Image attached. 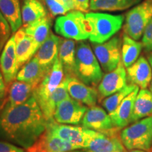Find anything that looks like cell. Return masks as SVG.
<instances>
[{"label": "cell", "mask_w": 152, "mask_h": 152, "mask_svg": "<svg viewBox=\"0 0 152 152\" xmlns=\"http://www.w3.org/2000/svg\"><path fill=\"white\" fill-rule=\"evenodd\" d=\"M48 121L33 96L14 108L4 106L0 113V140L28 149L41 137Z\"/></svg>", "instance_id": "1"}, {"label": "cell", "mask_w": 152, "mask_h": 152, "mask_svg": "<svg viewBox=\"0 0 152 152\" xmlns=\"http://www.w3.org/2000/svg\"><path fill=\"white\" fill-rule=\"evenodd\" d=\"M74 76L89 85L96 87L103 77V72L97 58L88 43L79 41L75 49Z\"/></svg>", "instance_id": "2"}, {"label": "cell", "mask_w": 152, "mask_h": 152, "mask_svg": "<svg viewBox=\"0 0 152 152\" xmlns=\"http://www.w3.org/2000/svg\"><path fill=\"white\" fill-rule=\"evenodd\" d=\"M90 23V41L101 44L108 41L122 28L124 22L123 15H111L105 13L90 12L85 14Z\"/></svg>", "instance_id": "3"}, {"label": "cell", "mask_w": 152, "mask_h": 152, "mask_svg": "<svg viewBox=\"0 0 152 152\" xmlns=\"http://www.w3.org/2000/svg\"><path fill=\"white\" fill-rule=\"evenodd\" d=\"M55 32L64 38L85 41L90 37L91 28L85 15L74 10L58 16L55 20Z\"/></svg>", "instance_id": "4"}, {"label": "cell", "mask_w": 152, "mask_h": 152, "mask_svg": "<svg viewBox=\"0 0 152 152\" xmlns=\"http://www.w3.org/2000/svg\"><path fill=\"white\" fill-rule=\"evenodd\" d=\"M121 140L128 150L150 151L152 147V115L125 127L121 132Z\"/></svg>", "instance_id": "5"}, {"label": "cell", "mask_w": 152, "mask_h": 152, "mask_svg": "<svg viewBox=\"0 0 152 152\" xmlns=\"http://www.w3.org/2000/svg\"><path fill=\"white\" fill-rule=\"evenodd\" d=\"M151 18L152 0H146L133 7L125 15L123 26L125 34L139 40Z\"/></svg>", "instance_id": "6"}, {"label": "cell", "mask_w": 152, "mask_h": 152, "mask_svg": "<svg viewBox=\"0 0 152 152\" xmlns=\"http://www.w3.org/2000/svg\"><path fill=\"white\" fill-rule=\"evenodd\" d=\"M122 42L114 36L104 43H92V49L102 70L106 73L113 71L121 61Z\"/></svg>", "instance_id": "7"}, {"label": "cell", "mask_w": 152, "mask_h": 152, "mask_svg": "<svg viewBox=\"0 0 152 152\" xmlns=\"http://www.w3.org/2000/svg\"><path fill=\"white\" fill-rule=\"evenodd\" d=\"M47 128L56 136L77 146L80 149H87L95 132L94 130L84 127L60 125L54 121V118L48 121Z\"/></svg>", "instance_id": "8"}, {"label": "cell", "mask_w": 152, "mask_h": 152, "mask_svg": "<svg viewBox=\"0 0 152 152\" xmlns=\"http://www.w3.org/2000/svg\"><path fill=\"white\" fill-rule=\"evenodd\" d=\"M64 73L62 64L58 58L34 90L33 96L39 107L44 105L61 84L64 78Z\"/></svg>", "instance_id": "9"}, {"label": "cell", "mask_w": 152, "mask_h": 152, "mask_svg": "<svg viewBox=\"0 0 152 152\" xmlns=\"http://www.w3.org/2000/svg\"><path fill=\"white\" fill-rule=\"evenodd\" d=\"M87 110V106L70 96L57 105L54 119L62 124L77 125L82 121Z\"/></svg>", "instance_id": "10"}, {"label": "cell", "mask_w": 152, "mask_h": 152, "mask_svg": "<svg viewBox=\"0 0 152 152\" xmlns=\"http://www.w3.org/2000/svg\"><path fill=\"white\" fill-rule=\"evenodd\" d=\"M123 62L121 61L113 71L106 73L98 85V95L102 99L118 91L122 90L127 85V72Z\"/></svg>", "instance_id": "11"}, {"label": "cell", "mask_w": 152, "mask_h": 152, "mask_svg": "<svg viewBox=\"0 0 152 152\" xmlns=\"http://www.w3.org/2000/svg\"><path fill=\"white\" fill-rule=\"evenodd\" d=\"M82 125L85 128L98 132L114 134L115 125L105 110L97 106H91L87 110L82 120Z\"/></svg>", "instance_id": "12"}, {"label": "cell", "mask_w": 152, "mask_h": 152, "mask_svg": "<svg viewBox=\"0 0 152 152\" xmlns=\"http://www.w3.org/2000/svg\"><path fill=\"white\" fill-rule=\"evenodd\" d=\"M0 70L6 84L9 85L16 78L19 68L17 64L16 40L13 35L5 44L0 56Z\"/></svg>", "instance_id": "13"}, {"label": "cell", "mask_w": 152, "mask_h": 152, "mask_svg": "<svg viewBox=\"0 0 152 152\" xmlns=\"http://www.w3.org/2000/svg\"><path fill=\"white\" fill-rule=\"evenodd\" d=\"M67 76V89L70 96L87 106H95L99 98L98 91L89 86L75 76Z\"/></svg>", "instance_id": "14"}, {"label": "cell", "mask_w": 152, "mask_h": 152, "mask_svg": "<svg viewBox=\"0 0 152 152\" xmlns=\"http://www.w3.org/2000/svg\"><path fill=\"white\" fill-rule=\"evenodd\" d=\"M126 68L127 78L130 84L141 89L149 86L152 80V68L147 58L144 56L139 57L134 64Z\"/></svg>", "instance_id": "15"}, {"label": "cell", "mask_w": 152, "mask_h": 152, "mask_svg": "<svg viewBox=\"0 0 152 152\" xmlns=\"http://www.w3.org/2000/svg\"><path fill=\"white\" fill-rule=\"evenodd\" d=\"M14 35L16 40L17 64L20 68L31 59L39 48L33 38L26 34L23 27L17 30Z\"/></svg>", "instance_id": "16"}, {"label": "cell", "mask_w": 152, "mask_h": 152, "mask_svg": "<svg viewBox=\"0 0 152 152\" xmlns=\"http://www.w3.org/2000/svg\"><path fill=\"white\" fill-rule=\"evenodd\" d=\"M59 42L60 37L51 32L34 56L40 65L47 70L52 67L58 58Z\"/></svg>", "instance_id": "17"}, {"label": "cell", "mask_w": 152, "mask_h": 152, "mask_svg": "<svg viewBox=\"0 0 152 152\" xmlns=\"http://www.w3.org/2000/svg\"><path fill=\"white\" fill-rule=\"evenodd\" d=\"M139 90L140 87H137L123 100L115 111L109 113L115 127L118 128H125L131 123L134 100Z\"/></svg>", "instance_id": "18"}, {"label": "cell", "mask_w": 152, "mask_h": 152, "mask_svg": "<svg viewBox=\"0 0 152 152\" xmlns=\"http://www.w3.org/2000/svg\"><path fill=\"white\" fill-rule=\"evenodd\" d=\"M35 86L30 83L15 80L10 84L9 90L8 100L4 107L14 108L25 103L33 96Z\"/></svg>", "instance_id": "19"}, {"label": "cell", "mask_w": 152, "mask_h": 152, "mask_svg": "<svg viewBox=\"0 0 152 152\" xmlns=\"http://www.w3.org/2000/svg\"><path fill=\"white\" fill-rule=\"evenodd\" d=\"M122 147V142L114 134L95 130L86 149L91 152H114Z\"/></svg>", "instance_id": "20"}, {"label": "cell", "mask_w": 152, "mask_h": 152, "mask_svg": "<svg viewBox=\"0 0 152 152\" xmlns=\"http://www.w3.org/2000/svg\"><path fill=\"white\" fill-rule=\"evenodd\" d=\"M49 70L42 67L34 56L19 70L16 80L30 83L37 87Z\"/></svg>", "instance_id": "21"}, {"label": "cell", "mask_w": 152, "mask_h": 152, "mask_svg": "<svg viewBox=\"0 0 152 152\" xmlns=\"http://www.w3.org/2000/svg\"><path fill=\"white\" fill-rule=\"evenodd\" d=\"M75 49V42L74 39L60 38L58 46V59L62 64L66 75L74 76Z\"/></svg>", "instance_id": "22"}, {"label": "cell", "mask_w": 152, "mask_h": 152, "mask_svg": "<svg viewBox=\"0 0 152 152\" xmlns=\"http://www.w3.org/2000/svg\"><path fill=\"white\" fill-rule=\"evenodd\" d=\"M0 11L15 33L23 25L19 0H0Z\"/></svg>", "instance_id": "23"}, {"label": "cell", "mask_w": 152, "mask_h": 152, "mask_svg": "<svg viewBox=\"0 0 152 152\" xmlns=\"http://www.w3.org/2000/svg\"><path fill=\"white\" fill-rule=\"evenodd\" d=\"M152 114V92L147 88L139 90L134 100L131 122L150 116Z\"/></svg>", "instance_id": "24"}, {"label": "cell", "mask_w": 152, "mask_h": 152, "mask_svg": "<svg viewBox=\"0 0 152 152\" xmlns=\"http://www.w3.org/2000/svg\"><path fill=\"white\" fill-rule=\"evenodd\" d=\"M67 85L68 77L67 76H66L63 79L61 84L57 87L56 90L54 91V92L49 96L47 102L44 104V105L40 107L47 121L54 118V115L57 105L63 100L70 97V95L68 92Z\"/></svg>", "instance_id": "25"}, {"label": "cell", "mask_w": 152, "mask_h": 152, "mask_svg": "<svg viewBox=\"0 0 152 152\" xmlns=\"http://www.w3.org/2000/svg\"><path fill=\"white\" fill-rule=\"evenodd\" d=\"M52 23V18L47 14L46 16L39 19L27 27H23L26 34L33 38L38 48H39L50 34Z\"/></svg>", "instance_id": "26"}, {"label": "cell", "mask_w": 152, "mask_h": 152, "mask_svg": "<svg viewBox=\"0 0 152 152\" xmlns=\"http://www.w3.org/2000/svg\"><path fill=\"white\" fill-rule=\"evenodd\" d=\"M47 15V11L39 0H24L21 9L23 27H27Z\"/></svg>", "instance_id": "27"}, {"label": "cell", "mask_w": 152, "mask_h": 152, "mask_svg": "<svg viewBox=\"0 0 152 152\" xmlns=\"http://www.w3.org/2000/svg\"><path fill=\"white\" fill-rule=\"evenodd\" d=\"M143 48L142 43L132 39L126 34L123 37L121 46V61L125 68L134 64L140 56Z\"/></svg>", "instance_id": "28"}, {"label": "cell", "mask_w": 152, "mask_h": 152, "mask_svg": "<svg viewBox=\"0 0 152 152\" xmlns=\"http://www.w3.org/2000/svg\"><path fill=\"white\" fill-rule=\"evenodd\" d=\"M39 140L47 152H68L80 149L77 146L56 136L47 128Z\"/></svg>", "instance_id": "29"}, {"label": "cell", "mask_w": 152, "mask_h": 152, "mask_svg": "<svg viewBox=\"0 0 152 152\" xmlns=\"http://www.w3.org/2000/svg\"><path fill=\"white\" fill-rule=\"evenodd\" d=\"M142 0H90V10L117 11L126 10Z\"/></svg>", "instance_id": "30"}, {"label": "cell", "mask_w": 152, "mask_h": 152, "mask_svg": "<svg viewBox=\"0 0 152 152\" xmlns=\"http://www.w3.org/2000/svg\"><path fill=\"white\" fill-rule=\"evenodd\" d=\"M137 87L136 85L132 84L127 85L122 90L118 91L114 94L110 95L107 97L104 98L102 101V106L106 110L108 113H111L116 109L119 104L128 95L133 92Z\"/></svg>", "instance_id": "31"}, {"label": "cell", "mask_w": 152, "mask_h": 152, "mask_svg": "<svg viewBox=\"0 0 152 152\" xmlns=\"http://www.w3.org/2000/svg\"><path fill=\"white\" fill-rule=\"evenodd\" d=\"M45 1L52 17L65 15L71 11L61 0H45Z\"/></svg>", "instance_id": "32"}, {"label": "cell", "mask_w": 152, "mask_h": 152, "mask_svg": "<svg viewBox=\"0 0 152 152\" xmlns=\"http://www.w3.org/2000/svg\"><path fill=\"white\" fill-rule=\"evenodd\" d=\"M11 33L12 32L10 26L0 11V52L10 38Z\"/></svg>", "instance_id": "33"}, {"label": "cell", "mask_w": 152, "mask_h": 152, "mask_svg": "<svg viewBox=\"0 0 152 152\" xmlns=\"http://www.w3.org/2000/svg\"><path fill=\"white\" fill-rule=\"evenodd\" d=\"M142 43L144 51L150 52L152 51V18L144 30L142 37Z\"/></svg>", "instance_id": "34"}, {"label": "cell", "mask_w": 152, "mask_h": 152, "mask_svg": "<svg viewBox=\"0 0 152 152\" xmlns=\"http://www.w3.org/2000/svg\"><path fill=\"white\" fill-rule=\"evenodd\" d=\"M75 10L88 13L90 10V0H73Z\"/></svg>", "instance_id": "35"}, {"label": "cell", "mask_w": 152, "mask_h": 152, "mask_svg": "<svg viewBox=\"0 0 152 152\" xmlns=\"http://www.w3.org/2000/svg\"><path fill=\"white\" fill-rule=\"evenodd\" d=\"M0 152H26L23 149L10 142L0 141Z\"/></svg>", "instance_id": "36"}, {"label": "cell", "mask_w": 152, "mask_h": 152, "mask_svg": "<svg viewBox=\"0 0 152 152\" xmlns=\"http://www.w3.org/2000/svg\"><path fill=\"white\" fill-rule=\"evenodd\" d=\"M26 152H47V151L44 148L42 144L39 139L33 145L26 149Z\"/></svg>", "instance_id": "37"}, {"label": "cell", "mask_w": 152, "mask_h": 152, "mask_svg": "<svg viewBox=\"0 0 152 152\" xmlns=\"http://www.w3.org/2000/svg\"><path fill=\"white\" fill-rule=\"evenodd\" d=\"M6 83L4 80L2 73L0 70V101H2L4 98L6 92H7V86Z\"/></svg>", "instance_id": "38"}, {"label": "cell", "mask_w": 152, "mask_h": 152, "mask_svg": "<svg viewBox=\"0 0 152 152\" xmlns=\"http://www.w3.org/2000/svg\"><path fill=\"white\" fill-rule=\"evenodd\" d=\"M67 6L68 8L70 9L71 11L75 10V7H74V4L73 0H61Z\"/></svg>", "instance_id": "39"}, {"label": "cell", "mask_w": 152, "mask_h": 152, "mask_svg": "<svg viewBox=\"0 0 152 152\" xmlns=\"http://www.w3.org/2000/svg\"><path fill=\"white\" fill-rule=\"evenodd\" d=\"M147 60L149 61L150 65L151 66V68H152V51L151 52H149V54L147 55Z\"/></svg>", "instance_id": "40"}, {"label": "cell", "mask_w": 152, "mask_h": 152, "mask_svg": "<svg viewBox=\"0 0 152 152\" xmlns=\"http://www.w3.org/2000/svg\"><path fill=\"white\" fill-rule=\"evenodd\" d=\"M127 152H147V151H144V150H141V149H131V150H128Z\"/></svg>", "instance_id": "41"}, {"label": "cell", "mask_w": 152, "mask_h": 152, "mask_svg": "<svg viewBox=\"0 0 152 152\" xmlns=\"http://www.w3.org/2000/svg\"><path fill=\"white\" fill-rule=\"evenodd\" d=\"M114 152H125V151H124V147L121 148V149H118V150H116V151H114Z\"/></svg>", "instance_id": "42"}, {"label": "cell", "mask_w": 152, "mask_h": 152, "mask_svg": "<svg viewBox=\"0 0 152 152\" xmlns=\"http://www.w3.org/2000/svg\"><path fill=\"white\" fill-rule=\"evenodd\" d=\"M149 90L152 92V80H151V83H150V84H149Z\"/></svg>", "instance_id": "43"}, {"label": "cell", "mask_w": 152, "mask_h": 152, "mask_svg": "<svg viewBox=\"0 0 152 152\" xmlns=\"http://www.w3.org/2000/svg\"><path fill=\"white\" fill-rule=\"evenodd\" d=\"M85 152H91L90 151H89V150H87V151H85Z\"/></svg>", "instance_id": "44"}, {"label": "cell", "mask_w": 152, "mask_h": 152, "mask_svg": "<svg viewBox=\"0 0 152 152\" xmlns=\"http://www.w3.org/2000/svg\"><path fill=\"white\" fill-rule=\"evenodd\" d=\"M1 101H0V103H1Z\"/></svg>", "instance_id": "45"}]
</instances>
